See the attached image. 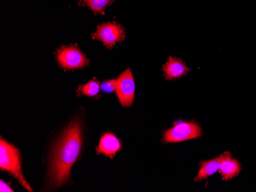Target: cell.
Listing matches in <instances>:
<instances>
[{"instance_id":"obj_6","label":"cell","mask_w":256,"mask_h":192,"mask_svg":"<svg viewBox=\"0 0 256 192\" xmlns=\"http://www.w3.org/2000/svg\"><path fill=\"white\" fill-rule=\"evenodd\" d=\"M116 93L123 107H130L133 104L135 94V82L130 68L124 71L117 79Z\"/></svg>"},{"instance_id":"obj_8","label":"cell","mask_w":256,"mask_h":192,"mask_svg":"<svg viewBox=\"0 0 256 192\" xmlns=\"http://www.w3.org/2000/svg\"><path fill=\"white\" fill-rule=\"evenodd\" d=\"M162 70L164 72L165 78L168 81H174L180 78L190 71L189 68L182 60L174 57L168 58V61L162 67Z\"/></svg>"},{"instance_id":"obj_12","label":"cell","mask_w":256,"mask_h":192,"mask_svg":"<svg viewBox=\"0 0 256 192\" xmlns=\"http://www.w3.org/2000/svg\"><path fill=\"white\" fill-rule=\"evenodd\" d=\"M100 84L98 81H90L84 85L79 86L77 90L78 97L82 95L88 96V97H94L98 99L100 97L99 91H100Z\"/></svg>"},{"instance_id":"obj_2","label":"cell","mask_w":256,"mask_h":192,"mask_svg":"<svg viewBox=\"0 0 256 192\" xmlns=\"http://www.w3.org/2000/svg\"><path fill=\"white\" fill-rule=\"evenodd\" d=\"M0 169L2 171L8 172L10 175L14 176L28 192H32V189L22 173L20 152L15 146L7 143L2 138L0 141Z\"/></svg>"},{"instance_id":"obj_14","label":"cell","mask_w":256,"mask_h":192,"mask_svg":"<svg viewBox=\"0 0 256 192\" xmlns=\"http://www.w3.org/2000/svg\"><path fill=\"white\" fill-rule=\"evenodd\" d=\"M1 192H12L14 191H12V189H11V188L10 187V186L8 185H7L6 183H4L2 181H1Z\"/></svg>"},{"instance_id":"obj_5","label":"cell","mask_w":256,"mask_h":192,"mask_svg":"<svg viewBox=\"0 0 256 192\" xmlns=\"http://www.w3.org/2000/svg\"><path fill=\"white\" fill-rule=\"evenodd\" d=\"M93 39L102 41L108 48H112L125 38V29L117 22H107L98 25L97 31L92 34Z\"/></svg>"},{"instance_id":"obj_4","label":"cell","mask_w":256,"mask_h":192,"mask_svg":"<svg viewBox=\"0 0 256 192\" xmlns=\"http://www.w3.org/2000/svg\"><path fill=\"white\" fill-rule=\"evenodd\" d=\"M202 136V130L197 123L182 122L175 124L166 130L164 134L162 141L164 143H180L192 139L199 138Z\"/></svg>"},{"instance_id":"obj_11","label":"cell","mask_w":256,"mask_h":192,"mask_svg":"<svg viewBox=\"0 0 256 192\" xmlns=\"http://www.w3.org/2000/svg\"><path fill=\"white\" fill-rule=\"evenodd\" d=\"M80 6H87L96 14H104L106 7L112 5L114 0H78Z\"/></svg>"},{"instance_id":"obj_13","label":"cell","mask_w":256,"mask_h":192,"mask_svg":"<svg viewBox=\"0 0 256 192\" xmlns=\"http://www.w3.org/2000/svg\"><path fill=\"white\" fill-rule=\"evenodd\" d=\"M116 80H108L100 84V89L106 94H112L116 91Z\"/></svg>"},{"instance_id":"obj_10","label":"cell","mask_w":256,"mask_h":192,"mask_svg":"<svg viewBox=\"0 0 256 192\" xmlns=\"http://www.w3.org/2000/svg\"><path fill=\"white\" fill-rule=\"evenodd\" d=\"M242 170V165L240 162L232 158L231 153H228L220 166V173L224 181L231 180L240 175Z\"/></svg>"},{"instance_id":"obj_3","label":"cell","mask_w":256,"mask_h":192,"mask_svg":"<svg viewBox=\"0 0 256 192\" xmlns=\"http://www.w3.org/2000/svg\"><path fill=\"white\" fill-rule=\"evenodd\" d=\"M56 59L60 67L66 71L82 69L89 64V60L76 44L58 48Z\"/></svg>"},{"instance_id":"obj_1","label":"cell","mask_w":256,"mask_h":192,"mask_svg":"<svg viewBox=\"0 0 256 192\" xmlns=\"http://www.w3.org/2000/svg\"><path fill=\"white\" fill-rule=\"evenodd\" d=\"M82 148V126L79 119L76 118L64 130L53 148L50 169L52 186L58 187L68 182L72 166L78 160Z\"/></svg>"},{"instance_id":"obj_9","label":"cell","mask_w":256,"mask_h":192,"mask_svg":"<svg viewBox=\"0 0 256 192\" xmlns=\"http://www.w3.org/2000/svg\"><path fill=\"white\" fill-rule=\"evenodd\" d=\"M228 153H230L228 152H226V153H222L221 156L215 158L214 160L201 162L200 169L199 173H198L196 177L194 179V182L200 183L201 181L206 179L207 178L220 171V166H221L222 161L225 160V158L226 157Z\"/></svg>"},{"instance_id":"obj_7","label":"cell","mask_w":256,"mask_h":192,"mask_svg":"<svg viewBox=\"0 0 256 192\" xmlns=\"http://www.w3.org/2000/svg\"><path fill=\"white\" fill-rule=\"evenodd\" d=\"M122 149V143L120 140L110 133H104L100 138V143L96 148L98 155H106L113 159L118 152Z\"/></svg>"}]
</instances>
